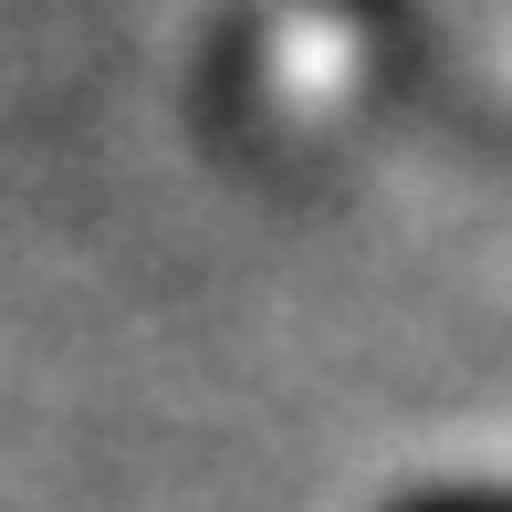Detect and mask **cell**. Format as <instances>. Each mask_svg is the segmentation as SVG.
<instances>
[{"label":"cell","instance_id":"obj_2","mask_svg":"<svg viewBox=\"0 0 512 512\" xmlns=\"http://www.w3.org/2000/svg\"><path fill=\"white\" fill-rule=\"evenodd\" d=\"M345 11H377V0H345Z\"/></svg>","mask_w":512,"mask_h":512},{"label":"cell","instance_id":"obj_1","mask_svg":"<svg viewBox=\"0 0 512 512\" xmlns=\"http://www.w3.org/2000/svg\"><path fill=\"white\" fill-rule=\"evenodd\" d=\"M398 512H512V492H418Z\"/></svg>","mask_w":512,"mask_h":512}]
</instances>
